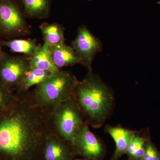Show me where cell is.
I'll list each match as a JSON object with an SVG mask.
<instances>
[{
    "label": "cell",
    "mask_w": 160,
    "mask_h": 160,
    "mask_svg": "<svg viewBox=\"0 0 160 160\" xmlns=\"http://www.w3.org/2000/svg\"><path fill=\"white\" fill-rule=\"evenodd\" d=\"M50 121L53 130L71 144L77 129L85 122L74 96L51 110Z\"/></svg>",
    "instance_id": "4"
},
{
    "label": "cell",
    "mask_w": 160,
    "mask_h": 160,
    "mask_svg": "<svg viewBox=\"0 0 160 160\" xmlns=\"http://www.w3.org/2000/svg\"><path fill=\"white\" fill-rule=\"evenodd\" d=\"M76 156L71 144L52 129L43 145L42 160H73Z\"/></svg>",
    "instance_id": "9"
},
{
    "label": "cell",
    "mask_w": 160,
    "mask_h": 160,
    "mask_svg": "<svg viewBox=\"0 0 160 160\" xmlns=\"http://www.w3.org/2000/svg\"><path fill=\"white\" fill-rule=\"evenodd\" d=\"M5 53L2 50V46L1 42H0V62H1Z\"/></svg>",
    "instance_id": "20"
},
{
    "label": "cell",
    "mask_w": 160,
    "mask_h": 160,
    "mask_svg": "<svg viewBox=\"0 0 160 160\" xmlns=\"http://www.w3.org/2000/svg\"><path fill=\"white\" fill-rule=\"evenodd\" d=\"M148 138L142 136L138 132L132 138L126 154L128 160H142L145 152V144Z\"/></svg>",
    "instance_id": "17"
},
{
    "label": "cell",
    "mask_w": 160,
    "mask_h": 160,
    "mask_svg": "<svg viewBox=\"0 0 160 160\" xmlns=\"http://www.w3.org/2000/svg\"><path fill=\"white\" fill-rule=\"evenodd\" d=\"M15 98L16 96L14 97L11 96L10 90L0 85V110L6 108L10 104V100Z\"/></svg>",
    "instance_id": "19"
},
{
    "label": "cell",
    "mask_w": 160,
    "mask_h": 160,
    "mask_svg": "<svg viewBox=\"0 0 160 160\" xmlns=\"http://www.w3.org/2000/svg\"><path fill=\"white\" fill-rule=\"evenodd\" d=\"M19 1L26 18L31 19H42L49 17L52 0Z\"/></svg>",
    "instance_id": "12"
},
{
    "label": "cell",
    "mask_w": 160,
    "mask_h": 160,
    "mask_svg": "<svg viewBox=\"0 0 160 160\" xmlns=\"http://www.w3.org/2000/svg\"><path fill=\"white\" fill-rule=\"evenodd\" d=\"M73 160H86L84 159H83V158L81 159V158H75L74 159H73Z\"/></svg>",
    "instance_id": "21"
},
{
    "label": "cell",
    "mask_w": 160,
    "mask_h": 160,
    "mask_svg": "<svg viewBox=\"0 0 160 160\" xmlns=\"http://www.w3.org/2000/svg\"><path fill=\"white\" fill-rule=\"evenodd\" d=\"M74 97L85 122L95 129L103 126L114 109V92L92 71H88L85 78L78 81Z\"/></svg>",
    "instance_id": "2"
},
{
    "label": "cell",
    "mask_w": 160,
    "mask_h": 160,
    "mask_svg": "<svg viewBox=\"0 0 160 160\" xmlns=\"http://www.w3.org/2000/svg\"><path fill=\"white\" fill-rule=\"evenodd\" d=\"M104 131L113 139L115 144V150L110 160H118L126 151L132 138L138 132L120 126L106 125Z\"/></svg>",
    "instance_id": "10"
},
{
    "label": "cell",
    "mask_w": 160,
    "mask_h": 160,
    "mask_svg": "<svg viewBox=\"0 0 160 160\" xmlns=\"http://www.w3.org/2000/svg\"><path fill=\"white\" fill-rule=\"evenodd\" d=\"M31 69H38L49 72H56L60 70L55 66L52 58L50 46L44 42L40 46L35 54L30 58Z\"/></svg>",
    "instance_id": "13"
},
{
    "label": "cell",
    "mask_w": 160,
    "mask_h": 160,
    "mask_svg": "<svg viewBox=\"0 0 160 160\" xmlns=\"http://www.w3.org/2000/svg\"><path fill=\"white\" fill-rule=\"evenodd\" d=\"M30 69V58L5 53L0 62V85L10 91L16 90Z\"/></svg>",
    "instance_id": "7"
},
{
    "label": "cell",
    "mask_w": 160,
    "mask_h": 160,
    "mask_svg": "<svg viewBox=\"0 0 160 160\" xmlns=\"http://www.w3.org/2000/svg\"><path fill=\"white\" fill-rule=\"evenodd\" d=\"M52 72L38 69H31L25 75L16 89V94H22L29 91L33 86H36L46 79Z\"/></svg>",
    "instance_id": "16"
},
{
    "label": "cell",
    "mask_w": 160,
    "mask_h": 160,
    "mask_svg": "<svg viewBox=\"0 0 160 160\" xmlns=\"http://www.w3.org/2000/svg\"><path fill=\"white\" fill-rule=\"evenodd\" d=\"M142 160H160L159 152L149 138L145 144V154Z\"/></svg>",
    "instance_id": "18"
},
{
    "label": "cell",
    "mask_w": 160,
    "mask_h": 160,
    "mask_svg": "<svg viewBox=\"0 0 160 160\" xmlns=\"http://www.w3.org/2000/svg\"><path fill=\"white\" fill-rule=\"evenodd\" d=\"M86 1H92V0H86Z\"/></svg>",
    "instance_id": "22"
},
{
    "label": "cell",
    "mask_w": 160,
    "mask_h": 160,
    "mask_svg": "<svg viewBox=\"0 0 160 160\" xmlns=\"http://www.w3.org/2000/svg\"><path fill=\"white\" fill-rule=\"evenodd\" d=\"M71 46L83 60L88 71H92L94 58L102 50V44L100 40L86 26L81 25L78 28L77 36L72 42Z\"/></svg>",
    "instance_id": "8"
},
{
    "label": "cell",
    "mask_w": 160,
    "mask_h": 160,
    "mask_svg": "<svg viewBox=\"0 0 160 160\" xmlns=\"http://www.w3.org/2000/svg\"><path fill=\"white\" fill-rule=\"evenodd\" d=\"M50 50L53 63L58 69L77 64L85 66L83 60L73 48L65 43L57 46H50Z\"/></svg>",
    "instance_id": "11"
},
{
    "label": "cell",
    "mask_w": 160,
    "mask_h": 160,
    "mask_svg": "<svg viewBox=\"0 0 160 160\" xmlns=\"http://www.w3.org/2000/svg\"><path fill=\"white\" fill-rule=\"evenodd\" d=\"M26 18L19 0H0V38L9 40L30 34Z\"/></svg>",
    "instance_id": "5"
},
{
    "label": "cell",
    "mask_w": 160,
    "mask_h": 160,
    "mask_svg": "<svg viewBox=\"0 0 160 160\" xmlns=\"http://www.w3.org/2000/svg\"><path fill=\"white\" fill-rule=\"evenodd\" d=\"M2 47H7L13 53L22 54L31 58L40 48L34 40L13 38L9 40L0 39Z\"/></svg>",
    "instance_id": "14"
},
{
    "label": "cell",
    "mask_w": 160,
    "mask_h": 160,
    "mask_svg": "<svg viewBox=\"0 0 160 160\" xmlns=\"http://www.w3.org/2000/svg\"><path fill=\"white\" fill-rule=\"evenodd\" d=\"M89 126L85 122L77 129L71 143L73 151L86 160H101L106 153L105 146Z\"/></svg>",
    "instance_id": "6"
},
{
    "label": "cell",
    "mask_w": 160,
    "mask_h": 160,
    "mask_svg": "<svg viewBox=\"0 0 160 160\" xmlns=\"http://www.w3.org/2000/svg\"><path fill=\"white\" fill-rule=\"evenodd\" d=\"M78 82L71 72L60 69L36 86L30 95L37 106L52 110L74 96Z\"/></svg>",
    "instance_id": "3"
},
{
    "label": "cell",
    "mask_w": 160,
    "mask_h": 160,
    "mask_svg": "<svg viewBox=\"0 0 160 160\" xmlns=\"http://www.w3.org/2000/svg\"><path fill=\"white\" fill-rule=\"evenodd\" d=\"M44 42L50 46L65 43V28L57 23H43L40 26Z\"/></svg>",
    "instance_id": "15"
},
{
    "label": "cell",
    "mask_w": 160,
    "mask_h": 160,
    "mask_svg": "<svg viewBox=\"0 0 160 160\" xmlns=\"http://www.w3.org/2000/svg\"><path fill=\"white\" fill-rule=\"evenodd\" d=\"M11 111L0 120L2 160H42L44 142L52 129L50 109L37 106L29 91L16 94Z\"/></svg>",
    "instance_id": "1"
}]
</instances>
